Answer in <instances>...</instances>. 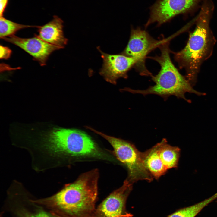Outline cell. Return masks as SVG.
I'll return each instance as SVG.
<instances>
[{
  "instance_id": "52a82bcc",
  "label": "cell",
  "mask_w": 217,
  "mask_h": 217,
  "mask_svg": "<svg viewBox=\"0 0 217 217\" xmlns=\"http://www.w3.org/2000/svg\"><path fill=\"white\" fill-rule=\"evenodd\" d=\"M200 0H157L150 8L147 27L156 23L159 26L171 20L176 16L189 12L198 5Z\"/></svg>"
},
{
  "instance_id": "e0dca14e",
  "label": "cell",
  "mask_w": 217,
  "mask_h": 217,
  "mask_svg": "<svg viewBox=\"0 0 217 217\" xmlns=\"http://www.w3.org/2000/svg\"><path fill=\"white\" fill-rule=\"evenodd\" d=\"M0 55L1 59H7L11 56L12 51L10 48L6 46H0Z\"/></svg>"
},
{
  "instance_id": "8fae6325",
  "label": "cell",
  "mask_w": 217,
  "mask_h": 217,
  "mask_svg": "<svg viewBox=\"0 0 217 217\" xmlns=\"http://www.w3.org/2000/svg\"><path fill=\"white\" fill-rule=\"evenodd\" d=\"M62 20L55 15L52 19L38 28V35L41 39L49 44L64 48L67 44L68 39L64 34Z\"/></svg>"
},
{
  "instance_id": "30bf717a",
  "label": "cell",
  "mask_w": 217,
  "mask_h": 217,
  "mask_svg": "<svg viewBox=\"0 0 217 217\" xmlns=\"http://www.w3.org/2000/svg\"><path fill=\"white\" fill-rule=\"evenodd\" d=\"M21 48L32 56L41 66L46 65L49 56L61 47L47 43L37 35L31 38H24L13 35L2 39Z\"/></svg>"
},
{
  "instance_id": "7a4b0ae2",
  "label": "cell",
  "mask_w": 217,
  "mask_h": 217,
  "mask_svg": "<svg viewBox=\"0 0 217 217\" xmlns=\"http://www.w3.org/2000/svg\"><path fill=\"white\" fill-rule=\"evenodd\" d=\"M99 172L93 169L81 175L74 182L47 197L30 200L31 202L75 217H93L98 195Z\"/></svg>"
},
{
  "instance_id": "4fadbf2b",
  "label": "cell",
  "mask_w": 217,
  "mask_h": 217,
  "mask_svg": "<svg viewBox=\"0 0 217 217\" xmlns=\"http://www.w3.org/2000/svg\"><path fill=\"white\" fill-rule=\"evenodd\" d=\"M156 144L160 158L166 169L168 171L177 167L180 156V149L168 144L165 138H163Z\"/></svg>"
},
{
  "instance_id": "7c38bea8",
  "label": "cell",
  "mask_w": 217,
  "mask_h": 217,
  "mask_svg": "<svg viewBox=\"0 0 217 217\" xmlns=\"http://www.w3.org/2000/svg\"><path fill=\"white\" fill-rule=\"evenodd\" d=\"M142 157L145 167L154 178L159 179L168 171L161 159L157 144L142 152Z\"/></svg>"
},
{
  "instance_id": "5bb4252c",
  "label": "cell",
  "mask_w": 217,
  "mask_h": 217,
  "mask_svg": "<svg viewBox=\"0 0 217 217\" xmlns=\"http://www.w3.org/2000/svg\"><path fill=\"white\" fill-rule=\"evenodd\" d=\"M39 26L19 24L8 20L3 16L0 18V37L1 39L14 35L17 31L28 27L38 28Z\"/></svg>"
},
{
  "instance_id": "2e32d148",
  "label": "cell",
  "mask_w": 217,
  "mask_h": 217,
  "mask_svg": "<svg viewBox=\"0 0 217 217\" xmlns=\"http://www.w3.org/2000/svg\"><path fill=\"white\" fill-rule=\"evenodd\" d=\"M17 213L18 217H52L43 211L31 212L24 209H21Z\"/></svg>"
},
{
  "instance_id": "9c48e42d",
  "label": "cell",
  "mask_w": 217,
  "mask_h": 217,
  "mask_svg": "<svg viewBox=\"0 0 217 217\" xmlns=\"http://www.w3.org/2000/svg\"><path fill=\"white\" fill-rule=\"evenodd\" d=\"M133 184L126 179L122 185L112 193L96 210L98 217H125L127 199L131 191Z\"/></svg>"
},
{
  "instance_id": "5b68a950",
  "label": "cell",
  "mask_w": 217,
  "mask_h": 217,
  "mask_svg": "<svg viewBox=\"0 0 217 217\" xmlns=\"http://www.w3.org/2000/svg\"><path fill=\"white\" fill-rule=\"evenodd\" d=\"M88 129L100 135L110 144L117 159L124 165L128 171L126 179L133 184L140 180L152 181L154 178L144 165L142 152L132 143L124 140L108 136L90 127Z\"/></svg>"
},
{
  "instance_id": "9a60e30c",
  "label": "cell",
  "mask_w": 217,
  "mask_h": 217,
  "mask_svg": "<svg viewBox=\"0 0 217 217\" xmlns=\"http://www.w3.org/2000/svg\"><path fill=\"white\" fill-rule=\"evenodd\" d=\"M212 198L196 204L183 208L172 214L168 217H195L213 200Z\"/></svg>"
},
{
  "instance_id": "277c9868",
  "label": "cell",
  "mask_w": 217,
  "mask_h": 217,
  "mask_svg": "<svg viewBox=\"0 0 217 217\" xmlns=\"http://www.w3.org/2000/svg\"><path fill=\"white\" fill-rule=\"evenodd\" d=\"M214 10L213 3L205 1L197 17L196 27L187 42L181 51L174 53L179 66L186 70V78L193 86L195 84L200 65L209 51L212 39L209 24Z\"/></svg>"
},
{
  "instance_id": "8992f818",
  "label": "cell",
  "mask_w": 217,
  "mask_h": 217,
  "mask_svg": "<svg viewBox=\"0 0 217 217\" xmlns=\"http://www.w3.org/2000/svg\"><path fill=\"white\" fill-rule=\"evenodd\" d=\"M157 40L153 38L145 30L140 27L131 29L129 39L121 54L135 58L137 63L134 67L140 75L151 77L152 74L145 64L146 56L152 51L170 39Z\"/></svg>"
},
{
  "instance_id": "ac0fdd59",
  "label": "cell",
  "mask_w": 217,
  "mask_h": 217,
  "mask_svg": "<svg viewBox=\"0 0 217 217\" xmlns=\"http://www.w3.org/2000/svg\"><path fill=\"white\" fill-rule=\"evenodd\" d=\"M8 2V0H0V15L3 16Z\"/></svg>"
},
{
  "instance_id": "6da1fadb",
  "label": "cell",
  "mask_w": 217,
  "mask_h": 217,
  "mask_svg": "<svg viewBox=\"0 0 217 217\" xmlns=\"http://www.w3.org/2000/svg\"><path fill=\"white\" fill-rule=\"evenodd\" d=\"M30 151L35 162L44 171L60 167L72 157L102 155L96 143L85 132L60 127L36 134Z\"/></svg>"
},
{
  "instance_id": "ba28073f",
  "label": "cell",
  "mask_w": 217,
  "mask_h": 217,
  "mask_svg": "<svg viewBox=\"0 0 217 217\" xmlns=\"http://www.w3.org/2000/svg\"><path fill=\"white\" fill-rule=\"evenodd\" d=\"M97 49L101 54L103 64L100 74L107 82L116 84L117 80L120 78L127 79V73L134 68L137 63L134 58L121 54L112 55L102 52L99 47Z\"/></svg>"
},
{
  "instance_id": "d6986e66",
  "label": "cell",
  "mask_w": 217,
  "mask_h": 217,
  "mask_svg": "<svg viewBox=\"0 0 217 217\" xmlns=\"http://www.w3.org/2000/svg\"><path fill=\"white\" fill-rule=\"evenodd\" d=\"M52 215L55 217H75L66 215L59 212L52 211Z\"/></svg>"
},
{
  "instance_id": "3957f363",
  "label": "cell",
  "mask_w": 217,
  "mask_h": 217,
  "mask_svg": "<svg viewBox=\"0 0 217 217\" xmlns=\"http://www.w3.org/2000/svg\"><path fill=\"white\" fill-rule=\"evenodd\" d=\"M170 40L166 41L159 47L161 52L159 56L148 57L157 62L161 67L158 73L151 77L155 84L145 90L125 87L121 89L120 91L140 94L143 96L156 94L165 100L173 95L178 98L183 99L189 103L191 101L185 98V94L186 93H193L199 96L206 94L195 90L186 77L180 73L173 64L170 57L171 51L169 47Z\"/></svg>"
}]
</instances>
